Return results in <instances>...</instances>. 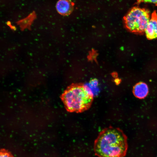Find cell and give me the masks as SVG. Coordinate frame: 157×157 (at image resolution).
Listing matches in <instances>:
<instances>
[{"label": "cell", "instance_id": "8", "mask_svg": "<svg viewBox=\"0 0 157 157\" xmlns=\"http://www.w3.org/2000/svg\"><path fill=\"white\" fill-rule=\"evenodd\" d=\"M142 2L150 3L157 5V0H138V3Z\"/></svg>", "mask_w": 157, "mask_h": 157}, {"label": "cell", "instance_id": "2", "mask_svg": "<svg viewBox=\"0 0 157 157\" xmlns=\"http://www.w3.org/2000/svg\"><path fill=\"white\" fill-rule=\"evenodd\" d=\"M60 98L66 110L70 113H81L88 109L92 103V92L83 83H72L64 91Z\"/></svg>", "mask_w": 157, "mask_h": 157}, {"label": "cell", "instance_id": "4", "mask_svg": "<svg viewBox=\"0 0 157 157\" xmlns=\"http://www.w3.org/2000/svg\"><path fill=\"white\" fill-rule=\"evenodd\" d=\"M147 38L152 40L157 38V13L154 11L151 14V18L145 31Z\"/></svg>", "mask_w": 157, "mask_h": 157}, {"label": "cell", "instance_id": "1", "mask_svg": "<svg viewBox=\"0 0 157 157\" xmlns=\"http://www.w3.org/2000/svg\"><path fill=\"white\" fill-rule=\"evenodd\" d=\"M127 141L121 130L107 127L100 132L95 140L94 153L98 157H124L128 149Z\"/></svg>", "mask_w": 157, "mask_h": 157}, {"label": "cell", "instance_id": "5", "mask_svg": "<svg viewBox=\"0 0 157 157\" xmlns=\"http://www.w3.org/2000/svg\"><path fill=\"white\" fill-rule=\"evenodd\" d=\"M74 6V3L70 0H59L56 4V8L59 13L65 16L72 12Z\"/></svg>", "mask_w": 157, "mask_h": 157}, {"label": "cell", "instance_id": "7", "mask_svg": "<svg viewBox=\"0 0 157 157\" xmlns=\"http://www.w3.org/2000/svg\"><path fill=\"white\" fill-rule=\"evenodd\" d=\"M0 157H14L10 152L4 149L0 150Z\"/></svg>", "mask_w": 157, "mask_h": 157}, {"label": "cell", "instance_id": "6", "mask_svg": "<svg viewBox=\"0 0 157 157\" xmlns=\"http://www.w3.org/2000/svg\"><path fill=\"white\" fill-rule=\"evenodd\" d=\"M133 92L136 97L140 99L144 98L148 93V87L145 83L139 82L134 86Z\"/></svg>", "mask_w": 157, "mask_h": 157}, {"label": "cell", "instance_id": "3", "mask_svg": "<svg viewBox=\"0 0 157 157\" xmlns=\"http://www.w3.org/2000/svg\"><path fill=\"white\" fill-rule=\"evenodd\" d=\"M150 19L148 10L137 6L131 9L123 18L126 28L130 32L138 35L145 33Z\"/></svg>", "mask_w": 157, "mask_h": 157}]
</instances>
